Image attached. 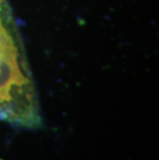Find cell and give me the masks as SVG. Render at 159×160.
Masks as SVG:
<instances>
[{"label":"cell","instance_id":"cell-2","mask_svg":"<svg viewBox=\"0 0 159 160\" xmlns=\"http://www.w3.org/2000/svg\"><path fill=\"white\" fill-rule=\"evenodd\" d=\"M3 2H5V0H0V4H1V3H3Z\"/></svg>","mask_w":159,"mask_h":160},{"label":"cell","instance_id":"cell-1","mask_svg":"<svg viewBox=\"0 0 159 160\" xmlns=\"http://www.w3.org/2000/svg\"><path fill=\"white\" fill-rule=\"evenodd\" d=\"M0 119L27 128L42 123L23 42L5 2L0 4Z\"/></svg>","mask_w":159,"mask_h":160}]
</instances>
